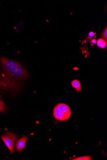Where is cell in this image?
<instances>
[{
	"label": "cell",
	"instance_id": "6da1fadb",
	"mask_svg": "<svg viewBox=\"0 0 107 160\" xmlns=\"http://www.w3.org/2000/svg\"><path fill=\"white\" fill-rule=\"evenodd\" d=\"M28 72L21 64L0 76V88L10 92H15L20 89L19 81L27 78Z\"/></svg>",
	"mask_w": 107,
	"mask_h": 160
},
{
	"label": "cell",
	"instance_id": "7a4b0ae2",
	"mask_svg": "<svg viewBox=\"0 0 107 160\" xmlns=\"http://www.w3.org/2000/svg\"><path fill=\"white\" fill-rule=\"evenodd\" d=\"M53 115L55 119L59 121H64L70 117L71 111L70 107L65 103H59L54 108Z\"/></svg>",
	"mask_w": 107,
	"mask_h": 160
},
{
	"label": "cell",
	"instance_id": "3957f363",
	"mask_svg": "<svg viewBox=\"0 0 107 160\" xmlns=\"http://www.w3.org/2000/svg\"><path fill=\"white\" fill-rule=\"evenodd\" d=\"M7 147L9 149L10 154L13 153L14 145L18 136L11 132H7L1 137Z\"/></svg>",
	"mask_w": 107,
	"mask_h": 160
},
{
	"label": "cell",
	"instance_id": "277c9868",
	"mask_svg": "<svg viewBox=\"0 0 107 160\" xmlns=\"http://www.w3.org/2000/svg\"><path fill=\"white\" fill-rule=\"evenodd\" d=\"M2 73L8 72L20 65L21 64L16 61L12 60L4 57H0Z\"/></svg>",
	"mask_w": 107,
	"mask_h": 160
},
{
	"label": "cell",
	"instance_id": "5b68a950",
	"mask_svg": "<svg viewBox=\"0 0 107 160\" xmlns=\"http://www.w3.org/2000/svg\"><path fill=\"white\" fill-rule=\"evenodd\" d=\"M28 140V137L27 136L17 139L15 143L16 150L18 152H21L24 148H26V143Z\"/></svg>",
	"mask_w": 107,
	"mask_h": 160
},
{
	"label": "cell",
	"instance_id": "8992f818",
	"mask_svg": "<svg viewBox=\"0 0 107 160\" xmlns=\"http://www.w3.org/2000/svg\"><path fill=\"white\" fill-rule=\"evenodd\" d=\"M72 86L73 88L76 89L77 92H79L81 90V84L80 81L77 79H75L72 81Z\"/></svg>",
	"mask_w": 107,
	"mask_h": 160
},
{
	"label": "cell",
	"instance_id": "52a82bcc",
	"mask_svg": "<svg viewBox=\"0 0 107 160\" xmlns=\"http://www.w3.org/2000/svg\"><path fill=\"white\" fill-rule=\"evenodd\" d=\"M97 44L98 47L103 48H105L107 45L106 42L102 38L98 40Z\"/></svg>",
	"mask_w": 107,
	"mask_h": 160
},
{
	"label": "cell",
	"instance_id": "ba28073f",
	"mask_svg": "<svg viewBox=\"0 0 107 160\" xmlns=\"http://www.w3.org/2000/svg\"><path fill=\"white\" fill-rule=\"evenodd\" d=\"M73 160H92V157L89 156L76 158L72 159Z\"/></svg>",
	"mask_w": 107,
	"mask_h": 160
},
{
	"label": "cell",
	"instance_id": "9c48e42d",
	"mask_svg": "<svg viewBox=\"0 0 107 160\" xmlns=\"http://www.w3.org/2000/svg\"><path fill=\"white\" fill-rule=\"evenodd\" d=\"M6 107L3 101L0 99V112H2L5 110Z\"/></svg>",
	"mask_w": 107,
	"mask_h": 160
},
{
	"label": "cell",
	"instance_id": "30bf717a",
	"mask_svg": "<svg viewBox=\"0 0 107 160\" xmlns=\"http://www.w3.org/2000/svg\"><path fill=\"white\" fill-rule=\"evenodd\" d=\"M107 27L105 28L104 30L103 31V32L102 33V37L106 41V42L107 40Z\"/></svg>",
	"mask_w": 107,
	"mask_h": 160
},
{
	"label": "cell",
	"instance_id": "8fae6325",
	"mask_svg": "<svg viewBox=\"0 0 107 160\" xmlns=\"http://www.w3.org/2000/svg\"><path fill=\"white\" fill-rule=\"evenodd\" d=\"M94 35V33L93 32H90L88 34L89 37H93Z\"/></svg>",
	"mask_w": 107,
	"mask_h": 160
},
{
	"label": "cell",
	"instance_id": "7c38bea8",
	"mask_svg": "<svg viewBox=\"0 0 107 160\" xmlns=\"http://www.w3.org/2000/svg\"><path fill=\"white\" fill-rule=\"evenodd\" d=\"M92 42L93 43H95L96 42V40L95 39H94L92 41Z\"/></svg>",
	"mask_w": 107,
	"mask_h": 160
}]
</instances>
